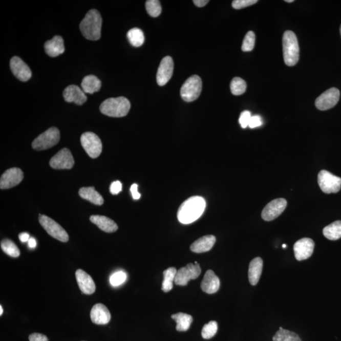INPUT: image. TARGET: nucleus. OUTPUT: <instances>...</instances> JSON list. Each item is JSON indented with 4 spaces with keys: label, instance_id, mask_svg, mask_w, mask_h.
Listing matches in <instances>:
<instances>
[{
    "label": "nucleus",
    "instance_id": "nucleus-1",
    "mask_svg": "<svg viewBox=\"0 0 341 341\" xmlns=\"http://www.w3.org/2000/svg\"><path fill=\"white\" fill-rule=\"evenodd\" d=\"M205 207L206 202L204 198L199 196L191 197L180 205L177 214L178 221L183 224L194 223L201 217Z\"/></svg>",
    "mask_w": 341,
    "mask_h": 341
},
{
    "label": "nucleus",
    "instance_id": "nucleus-2",
    "mask_svg": "<svg viewBox=\"0 0 341 341\" xmlns=\"http://www.w3.org/2000/svg\"><path fill=\"white\" fill-rule=\"evenodd\" d=\"M102 23L101 15L98 11L91 10L81 22L80 31L87 39L99 40L101 35Z\"/></svg>",
    "mask_w": 341,
    "mask_h": 341
},
{
    "label": "nucleus",
    "instance_id": "nucleus-3",
    "mask_svg": "<svg viewBox=\"0 0 341 341\" xmlns=\"http://www.w3.org/2000/svg\"><path fill=\"white\" fill-rule=\"evenodd\" d=\"M131 104L124 97L105 99L100 105V111L104 115L114 118L124 117L131 110Z\"/></svg>",
    "mask_w": 341,
    "mask_h": 341
},
{
    "label": "nucleus",
    "instance_id": "nucleus-4",
    "mask_svg": "<svg viewBox=\"0 0 341 341\" xmlns=\"http://www.w3.org/2000/svg\"><path fill=\"white\" fill-rule=\"evenodd\" d=\"M284 60L286 66H294L300 58V48L296 34L293 31L284 32L283 37Z\"/></svg>",
    "mask_w": 341,
    "mask_h": 341
},
{
    "label": "nucleus",
    "instance_id": "nucleus-5",
    "mask_svg": "<svg viewBox=\"0 0 341 341\" xmlns=\"http://www.w3.org/2000/svg\"><path fill=\"white\" fill-rule=\"evenodd\" d=\"M202 82L198 75H192L189 77L181 87L180 94L186 102H192L199 98L201 94Z\"/></svg>",
    "mask_w": 341,
    "mask_h": 341
},
{
    "label": "nucleus",
    "instance_id": "nucleus-6",
    "mask_svg": "<svg viewBox=\"0 0 341 341\" xmlns=\"http://www.w3.org/2000/svg\"><path fill=\"white\" fill-rule=\"evenodd\" d=\"M60 139V133L55 127L47 130L38 136L32 143V147L36 151L47 150L57 144Z\"/></svg>",
    "mask_w": 341,
    "mask_h": 341
},
{
    "label": "nucleus",
    "instance_id": "nucleus-7",
    "mask_svg": "<svg viewBox=\"0 0 341 341\" xmlns=\"http://www.w3.org/2000/svg\"><path fill=\"white\" fill-rule=\"evenodd\" d=\"M39 221L40 225L51 237L61 242L66 243L69 240V235L66 230L53 219L47 216L39 215Z\"/></svg>",
    "mask_w": 341,
    "mask_h": 341
},
{
    "label": "nucleus",
    "instance_id": "nucleus-8",
    "mask_svg": "<svg viewBox=\"0 0 341 341\" xmlns=\"http://www.w3.org/2000/svg\"><path fill=\"white\" fill-rule=\"evenodd\" d=\"M81 144L91 158H97L101 155L102 144L98 136L93 132H86L80 138Z\"/></svg>",
    "mask_w": 341,
    "mask_h": 341
},
{
    "label": "nucleus",
    "instance_id": "nucleus-9",
    "mask_svg": "<svg viewBox=\"0 0 341 341\" xmlns=\"http://www.w3.org/2000/svg\"><path fill=\"white\" fill-rule=\"evenodd\" d=\"M318 183L322 191L327 194L337 193L341 188V178L326 170L318 173Z\"/></svg>",
    "mask_w": 341,
    "mask_h": 341
},
{
    "label": "nucleus",
    "instance_id": "nucleus-10",
    "mask_svg": "<svg viewBox=\"0 0 341 341\" xmlns=\"http://www.w3.org/2000/svg\"><path fill=\"white\" fill-rule=\"evenodd\" d=\"M200 273L201 269L197 262L188 264L178 270L175 280V284L178 286H186L189 281L199 278Z\"/></svg>",
    "mask_w": 341,
    "mask_h": 341
},
{
    "label": "nucleus",
    "instance_id": "nucleus-11",
    "mask_svg": "<svg viewBox=\"0 0 341 341\" xmlns=\"http://www.w3.org/2000/svg\"><path fill=\"white\" fill-rule=\"evenodd\" d=\"M340 91L339 89L332 88L325 91L316 98L315 105L318 110L326 111L334 108L339 101Z\"/></svg>",
    "mask_w": 341,
    "mask_h": 341
},
{
    "label": "nucleus",
    "instance_id": "nucleus-12",
    "mask_svg": "<svg viewBox=\"0 0 341 341\" xmlns=\"http://www.w3.org/2000/svg\"><path fill=\"white\" fill-rule=\"evenodd\" d=\"M74 157L67 148H62L50 161V166L55 169H70L74 167Z\"/></svg>",
    "mask_w": 341,
    "mask_h": 341
},
{
    "label": "nucleus",
    "instance_id": "nucleus-13",
    "mask_svg": "<svg viewBox=\"0 0 341 341\" xmlns=\"http://www.w3.org/2000/svg\"><path fill=\"white\" fill-rule=\"evenodd\" d=\"M287 207V201L284 199H277L272 200L262 212V218L265 221L274 220L284 212Z\"/></svg>",
    "mask_w": 341,
    "mask_h": 341
},
{
    "label": "nucleus",
    "instance_id": "nucleus-14",
    "mask_svg": "<svg viewBox=\"0 0 341 341\" xmlns=\"http://www.w3.org/2000/svg\"><path fill=\"white\" fill-rule=\"evenodd\" d=\"M24 179L23 170L18 167L7 169L0 179V188L9 189L18 185Z\"/></svg>",
    "mask_w": 341,
    "mask_h": 341
},
{
    "label": "nucleus",
    "instance_id": "nucleus-15",
    "mask_svg": "<svg viewBox=\"0 0 341 341\" xmlns=\"http://www.w3.org/2000/svg\"><path fill=\"white\" fill-rule=\"evenodd\" d=\"M315 243L310 238H304L297 241L294 245L295 258L299 261H304L312 256Z\"/></svg>",
    "mask_w": 341,
    "mask_h": 341
},
{
    "label": "nucleus",
    "instance_id": "nucleus-16",
    "mask_svg": "<svg viewBox=\"0 0 341 341\" xmlns=\"http://www.w3.org/2000/svg\"><path fill=\"white\" fill-rule=\"evenodd\" d=\"M173 70H174V62L172 57H164L162 59L157 73V82L159 86H163L169 82L172 77Z\"/></svg>",
    "mask_w": 341,
    "mask_h": 341
},
{
    "label": "nucleus",
    "instance_id": "nucleus-17",
    "mask_svg": "<svg viewBox=\"0 0 341 341\" xmlns=\"http://www.w3.org/2000/svg\"><path fill=\"white\" fill-rule=\"evenodd\" d=\"M10 69L13 74L22 82H27L32 77L30 68L23 59L18 56L13 57L10 63Z\"/></svg>",
    "mask_w": 341,
    "mask_h": 341
},
{
    "label": "nucleus",
    "instance_id": "nucleus-18",
    "mask_svg": "<svg viewBox=\"0 0 341 341\" xmlns=\"http://www.w3.org/2000/svg\"><path fill=\"white\" fill-rule=\"evenodd\" d=\"M63 96L67 102H74L77 105L84 104L88 99L82 89L76 85L68 86L63 91Z\"/></svg>",
    "mask_w": 341,
    "mask_h": 341
},
{
    "label": "nucleus",
    "instance_id": "nucleus-19",
    "mask_svg": "<svg viewBox=\"0 0 341 341\" xmlns=\"http://www.w3.org/2000/svg\"><path fill=\"white\" fill-rule=\"evenodd\" d=\"M78 287L82 294H92L96 291V285L90 275L82 269H78L75 272Z\"/></svg>",
    "mask_w": 341,
    "mask_h": 341
},
{
    "label": "nucleus",
    "instance_id": "nucleus-20",
    "mask_svg": "<svg viewBox=\"0 0 341 341\" xmlns=\"http://www.w3.org/2000/svg\"><path fill=\"white\" fill-rule=\"evenodd\" d=\"M91 318L94 324L105 325L111 320V313L108 308L101 303L95 305L91 311Z\"/></svg>",
    "mask_w": 341,
    "mask_h": 341
},
{
    "label": "nucleus",
    "instance_id": "nucleus-21",
    "mask_svg": "<svg viewBox=\"0 0 341 341\" xmlns=\"http://www.w3.org/2000/svg\"><path fill=\"white\" fill-rule=\"evenodd\" d=\"M220 288V280L212 270H208L202 281V290L207 294L216 293Z\"/></svg>",
    "mask_w": 341,
    "mask_h": 341
},
{
    "label": "nucleus",
    "instance_id": "nucleus-22",
    "mask_svg": "<svg viewBox=\"0 0 341 341\" xmlns=\"http://www.w3.org/2000/svg\"><path fill=\"white\" fill-rule=\"evenodd\" d=\"M46 53L49 56L55 58L65 52L64 40L59 36H56L52 39L48 40L45 44Z\"/></svg>",
    "mask_w": 341,
    "mask_h": 341
},
{
    "label": "nucleus",
    "instance_id": "nucleus-23",
    "mask_svg": "<svg viewBox=\"0 0 341 341\" xmlns=\"http://www.w3.org/2000/svg\"><path fill=\"white\" fill-rule=\"evenodd\" d=\"M216 241V238L213 235L202 237L192 243L190 250L197 253L207 252L212 248Z\"/></svg>",
    "mask_w": 341,
    "mask_h": 341
},
{
    "label": "nucleus",
    "instance_id": "nucleus-24",
    "mask_svg": "<svg viewBox=\"0 0 341 341\" xmlns=\"http://www.w3.org/2000/svg\"><path fill=\"white\" fill-rule=\"evenodd\" d=\"M90 221L92 223L96 224L100 229L105 232H114L117 231L118 227L115 221L109 218L104 216L93 215L91 216Z\"/></svg>",
    "mask_w": 341,
    "mask_h": 341
},
{
    "label": "nucleus",
    "instance_id": "nucleus-25",
    "mask_svg": "<svg viewBox=\"0 0 341 341\" xmlns=\"http://www.w3.org/2000/svg\"><path fill=\"white\" fill-rule=\"evenodd\" d=\"M263 269V261L261 257H256L250 262L248 269V280L252 286L258 284Z\"/></svg>",
    "mask_w": 341,
    "mask_h": 341
},
{
    "label": "nucleus",
    "instance_id": "nucleus-26",
    "mask_svg": "<svg viewBox=\"0 0 341 341\" xmlns=\"http://www.w3.org/2000/svg\"><path fill=\"white\" fill-rule=\"evenodd\" d=\"M81 86L85 94H93L100 90L101 82L96 76L89 75L83 78Z\"/></svg>",
    "mask_w": 341,
    "mask_h": 341
},
{
    "label": "nucleus",
    "instance_id": "nucleus-27",
    "mask_svg": "<svg viewBox=\"0 0 341 341\" xmlns=\"http://www.w3.org/2000/svg\"><path fill=\"white\" fill-rule=\"evenodd\" d=\"M78 194L82 199L88 200L95 205H101L104 204V199L98 192L95 190L93 186L81 188L78 191Z\"/></svg>",
    "mask_w": 341,
    "mask_h": 341
},
{
    "label": "nucleus",
    "instance_id": "nucleus-28",
    "mask_svg": "<svg viewBox=\"0 0 341 341\" xmlns=\"http://www.w3.org/2000/svg\"><path fill=\"white\" fill-rule=\"evenodd\" d=\"M172 318L177 322L176 329L179 332L188 331L193 322V317L190 315L182 312L173 314Z\"/></svg>",
    "mask_w": 341,
    "mask_h": 341
},
{
    "label": "nucleus",
    "instance_id": "nucleus-29",
    "mask_svg": "<svg viewBox=\"0 0 341 341\" xmlns=\"http://www.w3.org/2000/svg\"><path fill=\"white\" fill-rule=\"evenodd\" d=\"M324 237L332 241L337 240L341 238V221H336L323 229Z\"/></svg>",
    "mask_w": 341,
    "mask_h": 341
},
{
    "label": "nucleus",
    "instance_id": "nucleus-30",
    "mask_svg": "<svg viewBox=\"0 0 341 341\" xmlns=\"http://www.w3.org/2000/svg\"><path fill=\"white\" fill-rule=\"evenodd\" d=\"M178 270L175 267H169L163 272L164 280L162 284V290L167 293L173 288V282H175L176 275Z\"/></svg>",
    "mask_w": 341,
    "mask_h": 341
},
{
    "label": "nucleus",
    "instance_id": "nucleus-31",
    "mask_svg": "<svg viewBox=\"0 0 341 341\" xmlns=\"http://www.w3.org/2000/svg\"><path fill=\"white\" fill-rule=\"evenodd\" d=\"M130 43L134 47H140L145 41V37L141 29L133 28L127 33Z\"/></svg>",
    "mask_w": 341,
    "mask_h": 341
},
{
    "label": "nucleus",
    "instance_id": "nucleus-32",
    "mask_svg": "<svg viewBox=\"0 0 341 341\" xmlns=\"http://www.w3.org/2000/svg\"><path fill=\"white\" fill-rule=\"evenodd\" d=\"M273 341H302L296 333L280 327V330L272 337Z\"/></svg>",
    "mask_w": 341,
    "mask_h": 341
},
{
    "label": "nucleus",
    "instance_id": "nucleus-33",
    "mask_svg": "<svg viewBox=\"0 0 341 341\" xmlns=\"http://www.w3.org/2000/svg\"><path fill=\"white\" fill-rule=\"evenodd\" d=\"M1 248L7 255L14 258L20 256V250L16 245L14 242L10 240L5 239L1 242Z\"/></svg>",
    "mask_w": 341,
    "mask_h": 341
},
{
    "label": "nucleus",
    "instance_id": "nucleus-34",
    "mask_svg": "<svg viewBox=\"0 0 341 341\" xmlns=\"http://www.w3.org/2000/svg\"><path fill=\"white\" fill-rule=\"evenodd\" d=\"M230 88L232 94L235 96H240L246 92V83L242 78L235 77L231 81Z\"/></svg>",
    "mask_w": 341,
    "mask_h": 341
},
{
    "label": "nucleus",
    "instance_id": "nucleus-35",
    "mask_svg": "<svg viewBox=\"0 0 341 341\" xmlns=\"http://www.w3.org/2000/svg\"><path fill=\"white\" fill-rule=\"evenodd\" d=\"M146 10L152 17H158L160 15L162 8L158 0H148L145 3Z\"/></svg>",
    "mask_w": 341,
    "mask_h": 341
},
{
    "label": "nucleus",
    "instance_id": "nucleus-36",
    "mask_svg": "<svg viewBox=\"0 0 341 341\" xmlns=\"http://www.w3.org/2000/svg\"><path fill=\"white\" fill-rule=\"evenodd\" d=\"M218 326L216 321H210L205 324L202 330V336L205 339H209L215 336L218 332Z\"/></svg>",
    "mask_w": 341,
    "mask_h": 341
},
{
    "label": "nucleus",
    "instance_id": "nucleus-37",
    "mask_svg": "<svg viewBox=\"0 0 341 341\" xmlns=\"http://www.w3.org/2000/svg\"><path fill=\"white\" fill-rule=\"evenodd\" d=\"M255 43V35L253 31H249L243 39L242 50L244 52H250L253 50Z\"/></svg>",
    "mask_w": 341,
    "mask_h": 341
},
{
    "label": "nucleus",
    "instance_id": "nucleus-38",
    "mask_svg": "<svg viewBox=\"0 0 341 341\" xmlns=\"http://www.w3.org/2000/svg\"><path fill=\"white\" fill-rule=\"evenodd\" d=\"M126 274L123 271H118L111 276L110 282L113 286H118L126 281Z\"/></svg>",
    "mask_w": 341,
    "mask_h": 341
},
{
    "label": "nucleus",
    "instance_id": "nucleus-39",
    "mask_svg": "<svg viewBox=\"0 0 341 341\" xmlns=\"http://www.w3.org/2000/svg\"><path fill=\"white\" fill-rule=\"evenodd\" d=\"M257 0H235L232 3V7L235 9L240 10L257 4Z\"/></svg>",
    "mask_w": 341,
    "mask_h": 341
},
{
    "label": "nucleus",
    "instance_id": "nucleus-40",
    "mask_svg": "<svg viewBox=\"0 0 341 341\" xmlns=\"http://www.w3.org/2000/svg\"><path fill=\"white\" fill-rule=\"evenodd\" d=\"M251 118V113L249 111H244V112L241 113L239 122L243 129H246V127L248 126Z\"/></svg>",
    "mask_w": 341,
    "mask_h": 341
},
{
    "label": "nucleus",
    "instance_id": "nucleus-41",
    "mask_svg": "<svg viewBox=\"0 0 341 341\" xmlns=\"http://www.w3.org/2000/svg\"><path fill=\"white\" fill-rule=\"evenodd\" d=\"M262 124V120L261 116L259 115L251 116L250 123H249L248 126L250 129H255L257 127L261 126Z\"/></svg>",
    "mask_w": 341,
    "mask_h": 341
},
{
    "label": "nucleus",
    "instance_id": "nucleus-42",
    "mask_svg": "<svg viewBox=\"0 0 341 341\" xmlns=\"http://www.w3.org/2000/svg\"><path fill=\"white\" fill-rule=\"evenodd\" d=\"M110 190L112 195H118L122 190V184L120 181H114L110 186Z\"/></svg>",
    "mask_w": 341,
    "mask_h": 341
},
{
    "label": "nucleus",
    "instance_id": "nucleus-43",
    "mask_svg": "<svg viewBox=\"0 0 341 341\" xmlns=\"http://www.w3.org/2000/svg\"><path fill=\"white\" fill-rule=\"evenodd\" d=\"M29 341H48V338L45 335L39 333H33L29 335Z\"/></svg>",
    "mask_w": 341,
    "mask_h": 341
},
{
    "label": "nucleus",
    "instance_id": "nucleus-44",
    "mask_svg": "<svg viewBox=\"0 0 341 341\" xmlns=\"http://www.w3.org/2000/svg\"><path fill=\"white\" fill-rule=\"evenodd\" d=\"M131 191L133 199L134 200H139L141 197V195L138 191V185L137 184H133L131 186Z\"/></svg>",
    "mask_w": 341,
    "mask_h": 341
},
{
    "label": "nucleus",
    "instance_id": "nucleus-45",
    "mask_svg": "<svg viewBox=\"0 0 341 341\" xmlns=\"http://www.w3.org/2000/svg\"><path fill=\"white\" fill-rule=\"evenodd\" d=\"M208 2L209 1H208V0H194V4L200 8L205 7Z\"/></svg>",
    "mask_w": 341,
    "mask_h": 341
},
{
    "label": "nucleus",
    "instance_id": "nucleus-46",
    "mask_svg": "<svg viewBox=\"0 0 341 341\" xmlns=\"http://www.w3.org/2000/svg\"><path fill=\"white\" fill-rule=\"evenodd\" d=\"M19 239L22 242H28L30 239V236L28 233L27 232H22L19 235Z\"/></svg>",
    "mask_w": 341,
    "mask_h": 341
},
{
    "label": "nucleus",
    "instance_id": "nucleus-47",
    "mask_svg": "<svg viewBox=\"0 0 341 341\" xmlns=\"http://www.w3.org/2000/svg\"><path fill=\"white\" fill-rule=\"evenodd\" d=\"M28 245L29 248H35L37 246L36 240H35L34 238H30V239L28 241Z\"/></svg>",
    "mask_w": 341,
    "mask_h": 341
},
{
    "label": "nucleus",
    "instance_id": "nucleus-48",
    "mask_svg": "<svg viewBox=\"0 0 341 341\" xmlns=\"http://www.w3.org/2000/svg\"><path fill=\"white\" fill-rule=\"evenodd\" d=\"M3 313H4V309H3L2 306H0V315H3Z\"/></svg>",
    "mask_w": 341,
    "mask_h": 341
},
{
    "label": "nucleus",
    "instance_id": "nucleus-49",
    "mask_svg": "<svg viewBox=\"0 0 341 341\" xmlns=\"http://www.w3.org/2000/svg\"><path fill=\"white\" fill-rule=\"evenodd\" d=\"M285 2L287 3H293L294 2V0H286Z\"/></svg>",
    "mask_w": 341,
    "mask_h": 341
},
{
    "label": "nucleus",
    "instance_id": "nucleus-50",
    "mask_svg": "<svg viewBox=\"0 0 341 341\" xmlns=\"http://www.w3.org/2000/svg\"><path fill=\"white\" fill-rule=\"evenodd\" d=\"M286 246H286V244H284V245H283V248H286Z\"/></svg>",
    "mask_w": 341,
    "mask_h": 341
},
{
    "label": "nucleus",
    "instance_id": "nucleus-51",
    "mask_svg": "<svg viewBox=\"0 0 341 341\" xmlns=\"http://www.w3.org/2000/svg\"><path fill=\"white\" fill-rule=\"evenodd\" d=\"M340 36H341V26L340 27Z\"/></svg>",
    "mask_w": 341,
    "mask_h": 341
}]
</instances>
